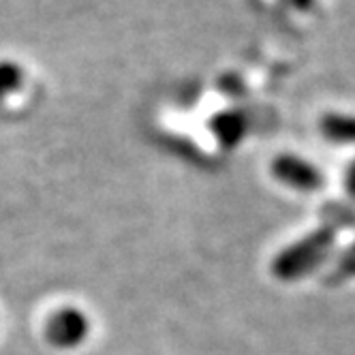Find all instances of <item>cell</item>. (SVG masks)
<instances>
[{
  "mask_svg": "<svg viewBox=\"0 0 355 355\" xmlns=\"http://www.w3.org/2000/svg\"><path fill=\"white\" fill-rule=\"evenodd\" d=\"M334 230L332 227H321L311 236L302 238L293 246L285 248L274 261V274L283 281H295V278L313 272L329 252L334 244Z\"/></svg>",
  "mask_w": 355,
  "mask_h": 355,
  "instance_id": "obj_1",
  "label": "cell"
},
{
  "mask_svg": "<svg viewBox=\"0 0 355 355\" xmlns=\"http://www.w3.org/2000/svg\"><path fill=\"white\" fill-rule=\"evenodd\" d=\"M90 332V321L86 313L75 306H62L47 317L43 334L45 340L56 349H75L80 347Z\"/></svg>",
  "mask_w": 355,
  "mask_h": 355,
  "instance_id": "obj_2",
  "label": "cell"
},
{
  "mask_svg": "<svg viewBox=\"0 0 355 355\" xmlns=\"http://www.w3.org/2000/svg\"><path fill=\"white\" fill-rule=\"evenodd\" d=\"M272 171L281 182L300 191H315L323 184L321 171L295 155H281L272 163Z\"/></svg>",
  "mask_w": 355,
  "mask_h": 355,
  "instance_id": "obj_3",
  "label": "cell"
},
{
  "mask_svg": "<svg viewBox=\"0 0 355 355\" xmlns=\"http://www.w3.org/2000/svg\"><path fill=\"white\" fill-rule=\"evenodd\" d=\"M321 133L336 144H355V116L347 114H325L319 122Z\"/></svg>",
  "mask_w": 355,
  "mask_h": 355,
  "instance_id": "obj_4",
  "label": "cell"
},
{
  "mask_svg": "<svg viewBox=\"0 0 355 355\" xmlns=\"http://www.w3.org/2000/svg\"><path fill=\"white\" fill-rule=\"evenodd\" d=\"M210 129L225 146H234L246 131V118L238 112L218 114L210 120Z\"/></svg>",
  "mask_w": 355,
  "mask_h": 355,
  "instance_id": "obj_5",
  "label": "cell"
},
{
  "mask_svg": "<svg viewBox=\"0 0 355 355\" xmlns=\"http://www.w3.org/2000/svg\"><path fill=\"white\" fill-rule=\"evenodd\" d=\"M24 71L15 62H0V101L15 94L21 88Z\"/></svg>",
  "mask_w": 355,
  "mask_h": 355,
  "instance_id": "obj_6",
  "label": "cell"
},
{
  "mask_svg": "<svg viewBox=\"0 0 355 355\" xmlns=\"http://www.w3.org/2000/svg\"><path fill=\"white\" fill-rule=\"evenodd\" d=\"M321 216L327 220V227H353L355 225V212L351 208H345V206H338V204H329L323 208Z\"/></svg>",
  "mask_w": 355,
  "mask_h": 355,
  "instance_id": "obj_7",
  "label": "cell"
},
{
  "mask_svg": "<svg viewBox=\"0 0 355 355\" xmlns=\"http://www.w3.org/2000/svg\"><path fill=\"white\" fill-rule=\"evenodd\" d=\"M349 276H355V244L343 252V257L338 259L336 270L332 272V278H338V281H343V278H349Z\"/></svg>",
  "mask_w": 355,
  "mask_h": 355,
  "instance_id": "obj_8",
  "label": "cell"
},
{
  "mask_svg": "<svg viewBox=\"0 0 355 355\" xmlns=\"http://www.w3.org/2000/svg\"><path fill=\"white\" fill-rule=\"evenodd\" d=\"M347 191H349V195L355 199V161L351 163V167H349V171H347Z\"/></svg>",
  "mask_w": 355,
  "mask_h": 355,
  "instance_id": "obj_9",
  "label": "cell"
},
{
  "mask_svg": "<svg viewBox=\"0 0 355 355\" xmlns=\"http://www.w3.org/2000/svg\"><path fill=\"white\" fill-rule=\"evenodd\" d=\"M289 3L297 9V11H311L315 7V0H289Z\"/></svg>",
  "mask_w": 355,
  "mask_h": 355,
  "instance_id": "obj_10",
  "label": "cell"
}]
</instances>
